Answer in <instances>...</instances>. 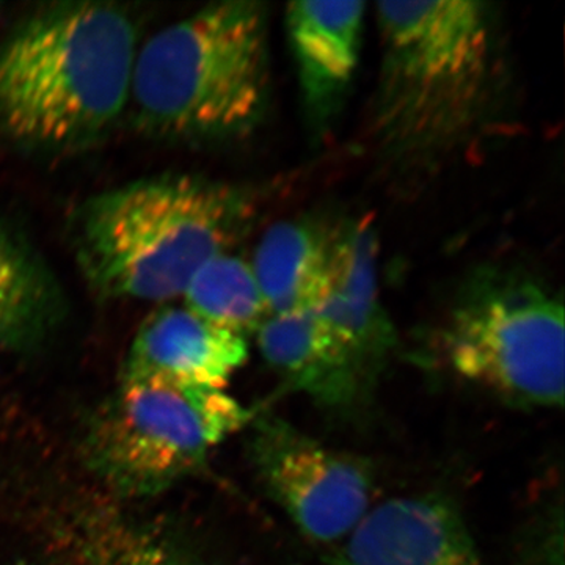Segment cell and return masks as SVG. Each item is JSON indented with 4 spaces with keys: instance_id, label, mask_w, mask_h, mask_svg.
Returning <instances> with one entry per match:
<instances>
[{
    "instance_id": "6da1fadb",
    "label": "cell",
    "mask_w": 565,
    "mask_h": 565,
    "mask_svg": "<svg viewBox=\"0 0 565 565\" xmlns=\"http://www.w3.org/2000/svg\"><path fill=\"white\" fill-rule=\"evenodd\" d=\"M139 41L117 3L32 11L0 41V132L32 150L90 147L128 107Z\"/></svg>"
},
{
    "instance_id": "7a4b0ae2",
    "label": "cell",
    "mask_w": 565,
    "mask_h": 565,
    "mask_svg": "<svg viewBox=\"0 0 565 565\" xmlns=\"http://www.w3.org/2000/svg\"><path fill=\"white\" fill-rule=\"evenodd\" d=\"M250 218V196L228 182L145 178L82 204L74 253L82 277L104 299L167 302L204 264L228 253Z\"/></svg>"
},
{
    "instance_id": "3957f363",
    "label": "cell",
    "mask_w": 565,
    "mask_h": 565,
    "mask_svg": "<svg viewBox=\"0 0 565 565\" xmlns=\"http://www.w3.org/2000/svg\"><path fill=\"white\" fill-rule=\"evenodd\" d=\"M382 65L373 110L379 150L427 166L475 128L490 92L492 28L475 0L381 2Z\"/></svg>"
},
{
    "instance_id": "277c9868",
    "label": "cell",
    "mask_w": 565,
    "mask_h": 565,
    "mask_svg": "<svg viewBox=\"0 0 565 565\" xmlns=\"http://www.w3.org/2000/svg\"><path fill=\"white\" fill-rule=\"evenodd\" d=\"M269 92L266 7L226 0L140 44L128 107L141 131L159 139L223 140L258 125Z\"/></svg>"
},
{
    "instance_id": "5b68a950",
    "label": "cell",
    "mask_w": 565,
    "mask_h": 565,
    "mask_svg": "<svg viewBox=\"0 0 565 565\" xmlns=\"http://www.w3.org/2000/svg\"><path fill=\"white\" fill-rule=\"evenodd\" d=\"M563 299L539 278L500 267L467 281L444 332L452 371L525 407L564 403Z\"/></svg>"
},
{
    "instance_id": "8992f818",
    "label": "cell",
    "mask_w": 565,
    "mask_h": 565,
    "mask_svg": "<svg viewBox=\"0 0 565 565\" xmlns=\"http://www.w3.org/2000/svg\"><path fill=\"white\" fill-rule=\"evenodd\" d=\"M248 419L225 390L122 379L93 419L88 457L115 490L150 494L199 468Z\"/></svg>"
},
{
    "instance_id": "52a82bcc",
    "label": "cell",
    "mask_w": 565,
    "mask_h": 565,
    "mask_svg": "<svg viewBox=\"0 0 565 565\" xmlns=\"http://www.w3.org/2000/svg\"><path fill=\"white\" fill-rule=\"evenodd\" d=\"M252 455L267 492L311 541H344L370 512L373 478L366 465L281 419L256 423Z\"/></svg>"
},
{
    "instance_id": "ba28073f",
    "label": "cell",
    "mask_w": 565,
    "mask_h": 565,
    "mask_svg": "<svg viewBox=\"0 0 565 565\" xmlns=\"http://www.w3.org/2000/svg\"><path fill=\"white\" fill-rule=\"evenodd\" d=\"M343 542L332 565H482L462 515L440 494L385 501Z\"/></svg>"
},
{
    "instance_id": "9c48e42d",
    "label": "cell",
    "mask_w": 565,
    "mask_h": 565,
    "mask_svg": "<svg viewBox=\"0 0 565 565\" xmlns=\"http://www.w3.org/2000/svg\"><path fill=\"white\" fill-rule=\"evenodd\" d=\"M245 337L166 305L141 322L126 356L122 379L225 390L247 362Z\"/></svg>"
},
{
    "instance_id": "30bf717a",
    "label": "cell",
    "mask_w": 565,
    "mask_h": 565,
    "mask_svg": "<svg viewBox=\"0 0 565 565\" xmlns=\"http://www.w3.org/2000/svg\"><path fill=\"white\" fill-rule=\"evenodd\" d=\"M375 255L374 232L366 222L334 230L329 288L313 310L367 381L394 344L393 327L379 302Z\"/></svg>"
},
{
    "instance_id": "8fae6325",
    "label": "cell",
    "mask_w": 565,
    "mask_h": 565,
    "mask_svg": "<svg viewBox=\"0 0 565 565\" xmlns=\"http://www.w3.org/2000/svg\"><path fill=\"white\" fill-rule=\"evenodd\" d=\"M366 3L292 2L286 28L303 107L315 128H322L340 107L359 66Z\"/></svg>"
},
{
    "instance_id": "7c38bea8",
    "label": "cell",
    "mask_w": 565,
    "mask_h": 565,
    "mask_svg": "<svg viewBox=\"0 0 565 565\" xmlns=\"http://www.w3.org/2000/svg\"><path fill=\"white\" fill-rule=\"evenodd\" d=\"M256 332L264 360L316 403H352L370 382L313 310L270 315Z\"/></svg>"
},
{
    "instance_id": "4fadbf2b",
    "label": "cell",
    "mask_w": 565,
    "mask_h": 565,
    "mask_svg": "<svg viewBox=\"0 0 565 565\" xmlns=\"http://www.w3.org/2000/svg\"><path fill=\"white\" fill-rule=\"evenodd\" d=\"M65 315V292L50 264L0 218V349L35 351Z\"/></svg>"
},
{
    "instance_id": "5bb4252c",
    "label": "cell",
    "mask_w": 565,
    "mask_h": 565,
    "mask_svg": "<svg viewBox=\"0 0 565 565\" xmlns=\"http://www.w3.org/2000/svg\"><path fill=\"white\" fill-rule=\"evenodd\" d=\"M334 230L311 221L275 223L250 264L269 315L315 310L326 296Z\"/></svg>"
},
{
    "instance_id": "9a60e30c",
    "label": "cell",
    "mask_w": 565,
    "mask_h": 565,
    "mask_svg": "<svg viewBox=\"0 0 565 565\" xmlns=\"http://www.w3.org/2000/svg\"><path fill=\"white\" fill-rule=\"evenodd\" d=\"M181 297L192 313L243 337L270 316L250 264L230 253L204 264Z\"/></svg>"
},
{
    "instance_id": "2e32d148",
    "label": "cell",
    "mask_w": 565,
    "mask_h": 565,
    "mask_svg": "<svg viewBox=\"0 0 565 565\" xmlns=\"http://www.w3.org/2000/svg\"><path fill=\"white\" fill-rule=\"evenodd\" d=\"M88 565H191L170 546L134 531L110 530L88 548Z\"/></svg>"
}]
</instances>
